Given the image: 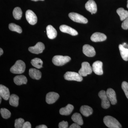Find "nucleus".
I'll return each mask as SVG.
<instances>
[{
	"label": "nucleus",
	"mask_w": 128,
	"mask_h": 128,
	"mask_svg": "<svg viewBox=\"0 0 128 128\" xmlns=\"http://www.w3.org/2000/svg\"><path fill=\"white\" fill-rule=\"evenodd\" d=\"M104 122L107 127L110 128H122L121 124L116 118L111 116H107L104 117Z\"/></svg>",
	"instance_id": "nucleus-1"
},
{
	"label": "nucleus",
	"mask_w": 128,
	"mask_h": 128,
	"mask_svg": "<svg viewBox=\"0 0 128 128\" xmlns=\"http://www.w3.org/2000/svg\"><path fill=\"white\" fill-rule=\"evenodd\" d=\"M26 65L22 60H19L16 61L14 65L10 69V71L14 74H20L25 71Z\"/></svg>",
	"instance_id": "nucleus-2"
},
{
	"label": "nucleus",
	"mask_w": 128,
	"mask_h": 128,
	"mask_svg": "<svg viewBox=\"0 0 128 128\" xmlns=\"http://www.w3.org/2000/svg\"><path fill=\"white\" fill-rule=\"evenodd\" d=\"M70 60L71 58L68 56L56 55L53 57L52 61L54 64L56 66H60L68 63Z\"/></svg>",
	"instance_id": "nucleus-3"
},
{
	"label": "nucleus",
	"mask_w": 128,
	"mask_h": 128,
	"mask_svg": "<svg viewBox=\"0 0 128 128\" xmlns=\"http://www.w3.org/2000/svg\"><path fill=\"white\" fill-rule=\"evenodd\" d=\"M64 78L66 80L70 81L81 82L82 80V76L79 73L73 72H67L65 74Z\"/></svg>",
	"instance_id": "nucleus-4"
},
{
	"label": "nucleus",
	"mask_w": 128,
	"mask_h": 128,
	"mask_svg": "<svg viewBox=\"0 0 128 128\" xmlns=\"http://www.w3.org/2000/svg\"><path fill=\"white\" fill-rule=\"evenodd\" d=\"M92 70V68L88 62H83L82 64L81 68L79 70L78 73L82 76H86L91 74Z\"/></svg>",
	"instance_id": "nucleus-5"
},
{
	"label": "nucleus",
	"mask_w": 128,
	"mask_h": 128,
	"mask_svg": "<svg viewBox=\"0 0 128 128\" xmlns=\"http://www.w3.org/2000/svg\"><path fill=\"white\" fill-rule=\"evenodd\" d=\"M69 16L72 20L76 22L82 24H86L88 22L87 19L78 13L70 12L69 14Z\"/></svg>",
	"instance_id": "nucleus-6"
},
{
	"label": "nucleus",
	"mask_w": 128,
	"mask_h": 128,
	"mask_svg": "<svg viewBox=\"0 0 128 128\" xmlns=\"http://www.w3.org/2000/svg\"><path fill=\"white\" fill-rule=\"evenodd\" d=\"M98 96L102 100L101 105L102 107L104 109H107L110 107V102L108 98L105 91L101 90L98 93Z\"/></svg>",
	"instance_id": "nucleus-7"
},
{
	"label": "nucleus",
	"mask_w": 128,
	"mask_h": 128,
	"mask_svg": "<svg viewBox=\"0 0 128 128\" xmlns=\"http://www.w3.org/2000/svg\"><path fill=\"white\" fill-rule=\"evenodd\" d=\"M25 16L28 22L31 25H34L37 23L38 21L37 16L32 10H27Z\"/></svg>",
	"instance_id": "nucleus-8"
},
{
	"label": "nucleus",
	"mask_w": 128,
	"mask_h": 128,
	"mask_svg": "<svg viewBox=\"0 0 128 128\" xmlns=\"http://www.w3.org/2000/svg\"><path fill=\"white\" fill-rule=\"evenodd\" d=\"M45 48L44 44L41 42L37 43L34 46L29 47L28 50L33 54H38L42 52Z\"/></svg>",
	"instance_id": "nucleus-9"
},
{
	"label": "nucleus",
	"mask_w": 128,
	"mask_h": 128,
	"mask_svg": "<svg viewBox=\"0 0 128 128\" xmlns=\"http://www.w3.org/2000/svg\"><path fill=\"white\" fill-rule=\"evenodd\" d=\"M102 66V62L98 60L93 63L92 68V70L96 74L98 75H102L103 73Z\"/></svg>",
	"instance_id": "nucleus-10"
},
{
	"label": "nucleus",
	"mask_w": 128,
	"mask_h": 128,
	"mask_svg": "<svg viewBox=\"0 0 128 128\" xmlns=\"http://www.w3.org/2000/svg\"><path fill=\"white\" fill-rule=\"evenodd\" d=\"M82 52L88 57H94L96 55V52L94 48L89 44H85L83 46Z\"/></svg>",
	"instance_id": "nucleus-11"
},
{
	"label": "nucleus",
	"mask_w": 128,
	"mask_h": 128,
	"mask_svg": "<svg viewBox=\"0 0 128 128\" xmlns=\"http://www.w3.org/2000/svg\"><path fill=\"white\" fill-rule=\"evenodd\" d=\"M59 98V95L54 92H50L47 94L46 96V102L48 104L54 103Z\"/></svg>",
	"instance_id": "nucleus-12"
},
{
	"label": "nucleus",
	"mask_w": 128,
	"mask_h": 128,
	"mask_svg": "<svg viewBox=\"0 0 128 128\" xmlns=\"http://www.w3.org/2000/svg\"><path fill=\"white\" fill-rule=\"evenodd\" d=\"M85 8L87 10L91 13L92 14H95L97 10L96 4L93 0H88L85 5Z\"/></svg>",
	"instance_id": "nucleus-13"
},
{
	"label": "nucleus",
	"mask_w": 128,
	"mask_h": 128,
	"mask_svg": "<svg viewBox=\"0 0 128 128\" xmlns=\"http://www.w3.org/2000/svg\"><path fill=\"white\" fill-rule=\"evenodd\" d=\"M106 94L111 104L113 105L116 104L117 103V99L116 92L112 88H109L107 90Z\"/></svg>",
	"instance_id": "nucleus-14"
},
{
	"label": "nucleus",
	"mask_w": 128,
	"mask_h": 128,
	"mask_svg": "<svg viewBox=\"0 0 128 128\" xmlns=\"http://www.w3.org/2000/svg\"><path fill=\"white\" fill-rule=\"evenodd\" d=\"M60 29L61 32L68 34L72 36H76L78 34V32L76 30L66 25H61L60 27Z\"/></svg>",
	"instance_id": "nucleus-15"
},
{
	"label": "nucleus",
	"mask_w": 128,
	"mask_h": 128,
	"mask_svg": "<svg viewBox=\"0 0 128 128\" xmlns=\"http://www.w3.org/2000/svg\"><path fill=\"white\" fill-rule=\"evenodd\" d=\"M106 38V36L105 34L98 32L93 34L90 38L91 40L94 42H101L105 41Z\"/></svg>",
	"instance_id": "nucleus-16"
},
{
	"label": "nucleus",
	"mask_w": 128,
	"mask_h": 128,
	"mask_svg": "<svg viewBox=\"0 0 128 128\" xmlns=\"http://www.w3.org/2000/svg\"><path fill=\"white\" fill-rule=\"evenodd\" d=\"M0 95L4 100H7L10 96V92L8 88L2 84L0 85Z\"/></svg>",
	"instance_id": "nucleus-17"
},
{
	"label": "nucleus",
	"mask_w": 128,
	"mask_h": 128,
	"mask_svg": "<svg viewBox=\"0 0 128 128\" xmlns=\"http://www.w3.org/2000/svg\"><path fill=\"white\" fill-rule=\"evenodd\" d=\"M46 32L48 38L50 39H54L57 36V31L52 25H49L47 26Z\"/></svg>",
	"instance_id": "nucleus-18"
},
{
	"label": "nucleus",
	"mask_w": 128,
	"mask_h": 128,
	"mask_svg": "<svg viewBox=\"0 0 128 128\" xmlns=\"http://www.w3.org/2000/svg\"><path fill=\"white\" fill-rule=\"evenodd\" d=\"M41 73L38 70L35 68H30L29 70V75L33 79L39 80L41 77Z\"/></svg>",
	"instance_id": "nucleus-19"
},
{
	"label": "nucleus",
	"mask_w": 128,
	"mask_h": 128,
	"mask_svg": "<svg viewBox=\"0 0 128 128\" xmlns=\"http://www.w3.org/2000/svg\"><path fill=\"white\" fill-rule=\"evenodd\" d=\"M74 109L73 105L68 104L65 107L62 108L60 110V114L62 115H69L71 114Z\"/></svg>",
	"instance_id": "nucleus-20"
},
{
	"label": "nucleus",
	"mask_w": 128,
	"mask_h": 128,
	"mask_svg": "<svg viewBox=\"0 0 128 128\" xmlns=\"http://www.w3.org/2000/svg\"><path fill=\"white\" fill-rule=\"evenodd\" d=\"M80 112L82 114L86 117H88L91 115L93 112V110L92 108L87 105L82 106L80 108Z\"/></svg>",
	"instance_id": "nucleus-21"
},
{
	"label": "nucleus",
	"mask_w": 128,
	"mask_h": 128,
	"mask_svg": "<svg viewBox=\"0 0 128 128\" xmlns=\"http://www.w3.org/2000/svg\"><path fill=\"white\" fill-rule=\"evenodd\" d=\"M14 81L17 85H20L26 84L28 80L26 77L24 75L17 76L14 78Z\"/></svg>",
	"instance_id": "nucleus-22"
},
{
	"label": "nucleus",
	"mask_w": 128,
	"mask_h": 128,
	"mask_svg": "<svg viewBox=\"0 0 128 128\" xmlns=\"http://www.w3.org/2000/svg\"><path fill=\"white\" fill-rule=\"evenodd\" d=\"M119 48L122 58L125 60H128V49L124 48L122 44H120Z\"/></svg>",
	"instance_id": "nucleus-23"
},
{
	"label": "nucleus",
	"mask_w": 128,
	"mask_h": 128,
	"mask_svg": "<svg viewBox=\"0 0 128 128\" xmlns=\"http://www.w3.org/2000/svg\"><path fill=\"white\" fill-rule=\"evenodd\" d=\"M117 13L120 17V20L124 21L128 17V11L124 10L123 8H120L117 10Z\"/></svg>",
	"instance_id": "nucleus-24"
},
{
	"label": "nucleus",
	"mask_w": 128,
	"mask_h": 128,
	"mask_svg": "<svg viewBox=\"0 0 128 128\" xmlns=\"http://www.w3.org/2000/svg\"><path fill=\"white\" fill-rule=\"evenodd\" d=\"M9 104L12 106L17 107L18 105L19 97L16 94H12L9 98Z\"/></svg>",
	"instance_id": "nucleus-25"
},
{
	"label": "nucleus",
	"mask_w": 128,
	"mask_h": 128,
	"mask_svg": "<svg viewBox=\"0 0 128 128\" xmlns=\"http://www.w3.org/2000/svg\"><path fill=\"white\" fill-rule=\"evenodd\" d=\"M72 119L75 123L78 124L80 126L82 125L83 124L82 117L80 114L75 113L72 116Z\"/></svg>",
	"instance_id": "nucleus-26"
},
{
	"label": "nucleus",
	"mask_w": 128,
	"mask_h": 128,
	"mask_svg": "<svg viewBox=\"0 0 128 128\" xmlns=\"http://www.w3.org/2000/svg\"><path fill=\"white\" fill-rule=\"evenodd\" d=\"M31 63L33 66L36 67L37 68L40 69L42 67V61L39 58H34L32 60H31Z\"/></svg>",
	"instance_id": "nucleus-27"
},
{
	"label": "nucleus",
	"mask_w": 128,
	"mask_h": 128,
	"mask_svg": "<svg viewBox=\"0 0 128 128\" xmlns=\"http://www.w3.org/2000/svg\"><path fill=\"white\" fill-rule=\"evenodd\" d=\"M13 16L16 20H20L22 16V11L20 7H17L14 8L12 12Z\"/></svg>",
	"instance_id": "nucleus-28"
},
{
	"label": "nucleus",
	"mask_w": 128,
	"mask_h": 128,
	"mask_svg": "<svg viewBox=\"0 0 128 128\" xmlns=\"http://www.w3.org/2000/svg\"><path fill=\"white\" fill-rule=\"evenodd\" d=\"M9 28L11 31L16 32L18 33H21L22 32V30L20 26L14 23L10 24L9 25Z\"/></svg>",
	"instance_id": "nucleus-29"
},
{
	"label": "nucleus",
	"mask_w": 128,
	"mask_h": 128,
	"mask_svg": "<svg viewBox=\"0 0 128 128\" xmlns=\"http://www.w3.org/2000/svg\"><path fill=\"white\" fill-rule=\"evenodd\" d=\"M0 112L2 118L5 119H8L11 116V114L10 112L6 108H1Z\"/></svg>",
	"instance_id": "nucleus-30"
},
{
	"label": "nucleus",
	"mask_w": 128,
	"mask_h": 128,
	"mask_svg": "<svg viewBox=\"0 0 128 128\" xmlns=\"http://www.w3.org/2000/svg\"><path fill=\"white\" fill-rule=\"evenodd\" d=\"M25 121L23 118H19L15 120V128H22Z\"/></svg>",
	"instance_id": "nucleus-31"
},
{
	"label": "nucleus",
	"mask_w": 128,
	"mask_h": 128,
	"mask_svg": "<svg viewBox=\"0 0 128 128\" xmlns=\"http://www.w3.org/2000/svg\"><path fill=\"white\" fill-rule=\"evenodd\" d=\"M122 88L123 89L126 97L128 99V83L124 81L122 82Z\"/></svg>",
	"instance_id": "nucleus-32"
},
{
	"label": "nucleus",
	"mask_w": 128,
	"mask_h": 128,
	"mask_svg": "<svg viewBox=\"0 0 128 128\" xmlns=\"http://www.w3.org/2000/svg\"><path fill=\"white\" fill-rule=\"evenodd\" d=\"M121 27L124 30H128V17L124 20L122 23Z\"/></svg>",
	"instance_id": "nucleus-33"
},
{
	"label": "nucleus",
	"mask_w": 128,
	"mask_h": 128,
	"mask_svg": "<svg viewBox=\"0 0 128 128\" xmlns=\"http://www.w3.org/2000/svg\"><path fill=\"white\" fill-rule=\"evenodd\" d=\"M59 128H66L68 127V123L67 121H62L59 124Z\"/></svg>",
	"instance_id": "nucleus-34"
},
{
	"label": "nucleus",
	"mask_w": 128,
	"mask_h": 128,
	"mask_svg": "<svg viewBox=\"0 0 128 128\" xmlns=\"http://www.w3.org/2000/svg\"><path fill=\"white\" fill-rule=\"evenodd\" d=\"M32 126H31V124L30 122H25L22 128H31Z\"/></svg>",
	"instance_id": "nucleus-35"
},
{
	"label": "nucleus",
	"mask_w": 128,
	"mask_h": 128,
	"mask_svg": "<svg viewBox=\"0 0 128 128\" xmlns=\"http://www.w3.org/2000/svg\"><path fill=\"white\" fill-rule=\"evenodd\" d=\"M70 128H80V125L78 124L75 123L72 124L70 126Z\"/></svg>",
	"instance_id": "nucleus-36"
},
{
	"label": "nucleus",
	"mask_w": 128,
	"mask_h": 128,
	"mask_svg": "<svg viewBox=\"0 0 128 128\" xmlns=\"http://www.w3.org/2000/svg\"><path fill=\"white\" fill-rule=\"evenodd\" d=\"M36 128H48L47 126L44 124H42V125H39L36 127Z\"/></svg>",
	"instance_id": "nucleus-37"
},
{
	"label": "nucleus",
	"mask_w": 128,
	"mask_h": 128,
	"mask_svg": "<svg viewBox=\"0 0 128 128\" xmlns=\"http://www.w3.org/2000/svg\"><path fill=\"white\" fill-rule=\"evenodd\" d=\"M3 54V50H2V49L1 48H0V56L2 55V54Z\"/></svg>",
	"instance_id": "nucleus-38"
},
{
	"label": "nucleus",
	"mask_w": 128,
	"mask_h": 128,
	"mask_svg": "<svg viewBox=\"0 0 128 128\" xmlns=\"http://www.w3.org/2000/svg\"><path fill=\"white\" fill-rule=\"evenodd\" d=\"M31 0L34 1L36 2L38 1L41 0V1H44V0Z\"/></svg>",
	"instance_id": "nucleus-39"
},
{
	"label": "nucleus",
	"mask_w": 128,
	"mask_h": 128,
	"mask_svg": "<svg viewBox=\"0 0 128 128\" xmlns=\"http://www.w3.org/2000/svg\"><path fill=\"white\" fill-rule=\"evenodd\" d=\"M2 97L0 96V103H1V101H2Z\"/></svg>",
	"instance_id": "nucleus-40"
},
{
	"label": "nucleus",
	"mask_w": 128,
	"mask_h": 128,
	"mask_svg": "<svg viewBox=\"0 0 128 128\" xmlns=\"http://www.w3.org/2000/svg\"><path fill=\"white\" fill-rule=\"evenodd\" d=\"M127 8H128V2H127Z\"/></svg>",
	"instance_id": "nucleus-41"
}]
</instances>
